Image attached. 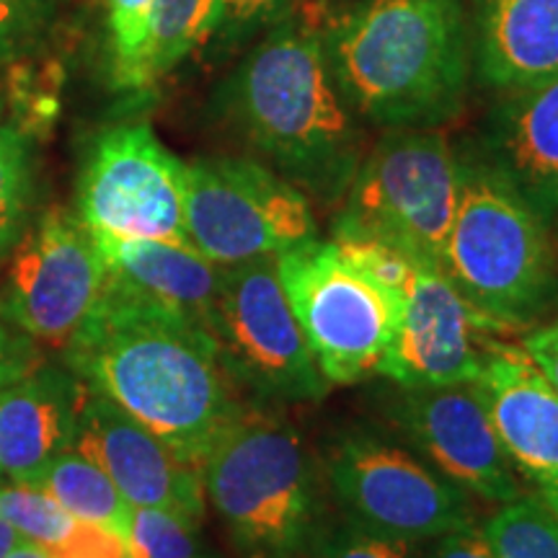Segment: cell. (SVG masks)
<instances>
[{"label": "cell", "instance_id": "6da1fadb", "mask_svg": "<svg viewBox=\"0 0 558 558\" xmlns=\"http://www.w3.org/2000/svg\"><path fill=\"white\" fill-rule=\"evenodd\" d=\"M65 360L83 386L199 471L243 409L205 326L111 288L68 341Z\"/></svg>", "mask_w": 558, "mask_h": 558}, {"label": "cell", "instance_id": "7a4b0ae2", "mask_svg": "<svg viewBox=\"0 0 558 558\" xmlns=\"http://www.w3.org/2000/svg\"><path fill=\"white\" fill-rule=\"evenodd\" d=\"M220 109L262 163L300 192L326 205L344 199L365 148L320 29L290 16L264 32L222 83Z\"/></svg>", "mask_w": 558, "mask_h": 558}, {"label": "cell", "instance_id": "3957f363", "mask_svg": "<svg viewBox=\"0 0 558 558\" xmlns=\"http://www.w3.org/2000/svg\"><path fill=\"white\" fill-rule=\"evenodd\" d=\"M341 99L383 130H437L473 73L465 0H360L320 29Z\"/></svg>", "mask_w": 558, "mask_h": 558}, {"label": "cell", "instance_id": "277c9868", "mask_svg": "<svg viewBox=\"0 0 558 558\" xmlns=\"http://www.w3.org/2000/svg\"><path fill=\"white\" fill-rule=\"evenodd\" d=\"M460 190L442 271L492 333L525 331L558 300L548 222L484 150L458 156Z\"/></svg>", "mask_w": 558, "mask_h": 558}, {"label": "cell", "instance_id": "5b68a950", "mask_svg": "<svg viewBox=\"0 0 558 558\" xmlns=\"http://www.w3.org/2000/svg\"><path fill=\"white\" fill-rule=\"evenodd\" d=\"M205 497L243 558H303L320 527L318 484L295 427L243 407L202 460Z\"/></svg>", "mask_w": 558, "mask_h": 558}, {"label": "cell", "instance_id": "8992f818", "mask_svg": "<svg viewBox=\"0 0 558 558\" xmlns=\"http://www.w3.org/2000/svg\"><path fill=\"white\" fill-rule=\"evenodd\" d=\"M460 163L437 130H388L365 153L333 220V239H373L442 267Z\"/></svg>", "mask_w": 558, "mask_h": 558}, {"label": "cell", "instance_id": "52a82bcc", "mask_svg": "<svg viewBox=\"0 0 558 558\" xmlns=\"http://www.w3.org/2000/svg\"><path fill=\"white\" fill-rule=\"evenodd\" d=\"M284 295L329 386L383 373L407 298L357 275L333 241H311L277 256Z\"/></svg>", "mask_w": 558, "mask_h": 558}, {"label": "cell", "instance_id": "ba28073f", "mask_svg": "<svg viewBox=\"0 0 558 558\" xmlns=\"http://www.w3.org/2000/svg\"><path fill=\"white\" fill-rule=\"evenodd\" d=\"M186 235L218 267L279 256L318 239L308 194L256 158L186 163Z\"/></svg>", "mask_w": 558, "mask_h": 558}, {"label": "cell", "instance_id": "9c48e42d", "mask_svg": "<svg viewBox=\"0 0 558 558\" xmlns=\"http://www.w3.org/2000/svg\"><path fill=\"white\" fill-rule=\"evenodd\" d=\"M209 333L235 386L267 401H320V373L279 279L277 256L220 267Z\"/></svg>", "mask_w": 558, "mask_h": 558}, {"label": "cell", "instance_id": "30bf717a", "mask_svg": "<svg viewBox=\"0 0 558 558\" xmlns=\"http://www.w3.org/2000/svg\"><path fill=\"white\" fill-rule=\"evenodd\" d=\"M326 481L349 522L386 538L427 543L476 525L465 488L386 439H339L326 458Z\"/></svg>", "mask_w": 558, "mask_h": 558}, {"label": "cell", "instance_id": "8fae6325", "mask_svg": "<svg viewBox=\"0 0 558 558\" xmlns=\"http://www.w3.org/2000/svg\"><path fill=\"white\" fill-rule=\"evenodd\" d=\"M184 205L186 163L150 124H120L96 140L78 186V220L88 230L192 246Z\"/></svg>", "mask_w": 558, "mask_h": 558}, {"label": "cell", "instance_id": "7c38bea8", "mask_svg": "<svg viewBox=\"0 0 558 558\" xmlns=\"http://www.w3.org/2000/svg\"><path fill=\"white\" fill-rule=\"evenodd\" d=\"M107 290V264L78 215L52 209L21 241L0 318L50 347H68Z\"/></svg>", "mask_w": 558, "mask_h": 558}, {"label": "cell", "instance_id": "4fadbf2b", "mask_svg": "<svg viewBox=\"0 0 558 558\" xmlns=\"http://www.w3.org/2000/svg\"><path fill=\"white\" fill-rule=\"evenodd\" d=\"M492 339L442 267L411 259L407 311L380 378L403 388L469 386Z\"/></svg>", "mask_w": 558, "mask_h": 558}, {"label": "cell", "instance_id": "5bb4252c", "mask_svg": "<svg viewBox=\"0 0 558 558\" xmlns=\"http://www.w3.org/2000/svg\"><path fill=\"white\" fill-rule=\"evenodd\" d=\"M390 416L442 476L469 494L499 505L522 494L514 465L471 386H401Z\"/></svg>", "mask_w": 558, "mask_h": 558}, {"label": "cell", "instance_id": "9a60e30c", "mask_svg": "<svg viewBox=\"0 0 558 558\" xmlns=\"http://www.w3.org/2000/svg\"><path fill=\"white\" fill-rule=\"evenodd\" d=\"M73 448L94 460L132 507L169 509L194 522L205 520L207 497L197 465L186 463L163 439L86 386Z\"/></svg>", "mask_w": 558, "mask_h": 558}, {"label": "cell", "instance_id": "2e32d148", "mask_svg": "<svg viewBox=\"0 0 558 558\" xmlns=\"http://www.w3.org/2000/svg\"><path fill=\"white\" fill-rule=\"evenodd\" d=\"M509 463L538 488H558V393L525 349L492 339L476 380Z\"/></svg>", "mask_w": 558, "mask_h": 558}, {"label": "cell", "instance_id": "e0dca14e", "mask_svg": "<svg viewBox=\"0 0 558 558\" xmlns=\"http://www.w3.org/2000/svg\"><path fill=\"white\" fill-rule=\"evenodd\" d=\"M83 386L58 369L32 367L0 388V473L37 486L62 452L73 450Z\"/></svg>", "mask_w": 558, "mask_h": 558}, {"label": "cell", "instance_id": "ac0fdd59", "mask_svg": "<svg viewBox=\"0 0 558 558\" xmlns=\"http://www.w3.org/2000/svg\"><path fill=\"white\" fill-rule=\"evenodd\" d=\"M471 21L481 86L512 94L558 75V0H476Z\"/></svg>", "mask_w": 558, "mask_h": 558}, {"label": "cell", "instance_id": "d6986e66", "mask_svg": "<svg viewBox=\"0 0 558 558\" xmlns=\"http://www.w3.org/2000/svg\"><path fill=\"white\" fill-rule=\"evenodd\" d=\"M543 220H558V75L501 94L484 148Z\"/></svg>", "mask_w": 558, "mask_h": 558}, {"label": "cell", "instance_id": "ffe728a7", "mask_svg": "<svg viewBox=\"0 0 558 558\" xmlns=\"http://www.w3.org/2000/svg\"><path fill=\"white\" fill-rule=\"evenodd\" d=\"M94 239L107 264V288L179 313L209 331L220 284L218 264L177 243L104 233Z\"/></svg>", "mask_w": 558, "mask_h": 558}, {"label": "cell", "instance_id": "44dd1931", "mask_svg": "<svg viewBox=\"0 0 558 558\" xmlns=\"http://www.w3.org/2000/svg\"><path fill=\"white\" fill-rule=\"evenodd\" d=\"M34 488L50 494L75 520L109 530L122 541L128 538L132 505L114 481L75 448L62 452Z\"/></svg>", "mask_w": 558, "mask_h": 558}, {"label": "cell", "instance_id": "7402d4cb", "mask_svg": "<svg viewBox=\"0 0 558 558\" xmlns=\"http://www.w3.org/2000/svg\"><path fill=\"white\" fill-rule=\"evenodd\" d=\"M481 530L497 558H558V520L541 494L505 501Z\"/></svg>", "mask_w": 558, "mask_h": 558}, {"label": "cell", "instance_id": "603a6c76", "mask_svg": "<svg viewBox=\"0 0 558 558\" xmlns=\"http://www.w3.org/2000/svg\"><path fill=\"white\" fill-rule=\"evenodd\" d=\"M158 0H107L114 86L145 90L150 81V41Z\"/></svg>", "mask_w": 558, "mask_h": 558}, {"label": "cell", "instance_id": "cb8c5ba5", "mask_svg": "<svg viewBox=\"0 0 558 558\" xmlns=\"http://www.w3.org/2000/svg\"><path fill=\"white\" fill-rule=\"evenodd\" d=\"M213 11L215 0H158L148 62L153 86L192 50L205 45Z\"/></svg>", "mask_w": 558, "mask_h": 558}, {"label": "cell", "instance_id": "d4e9b609", "mask_svg": "<svg viewBox=\"0 0 558 558\" xmlns=\"http://www.w3.org/2000/svg\"><path fill=\"white\" fill-rule=\"evenodd\" d=\"M0 518L11 522L24 535V541L34 543L54 556L65 543L73 538L81 520L65 512L50 494L34 486H0Z\"/></svg>", "mask_w": 558, "mask_h": 558}, {"label": "cell", "instance_id": "484cf974", "mask_svg": "<svg viewBox=\"0 0 558 558\" xmlns=\"http://www.w3.org/2000/svg\"><path fill=\"white\" fill-rule=\"evenodd\" d=\"M199 525L184 514L156 507H132L124 556L128 558H192L202 550Z\"/></svg>", "mask_w": 558, "mask_h": 558}, {"label": "cell", "instance_id": "4316f807", "mask_svg": "<svg viewBox=\"0 0 558 558\" xmlns=\"http://www.w3.org/2000/svg\"><path fill=\"white\" fill-rule=\"evenodd\" d=\"M298 3L300 0H215L205 45L213 41L220 50L248 47L271 26L290 19Z\"/></svg>", "mask_w": 558, "mask_h": 558}, {"label": "cell", "instance_id": "83f0119b", "mask_svg": "<svg viewBox=\"0 0 558 558\" xmlns=\"http://www.w3.org/2000/svg\"><path fill=\"white\" fill-rule=\"evenodd\" d=\"M29 153L19 130L0 128V248L16 239L29 202Z\"/></svg>", "mask_w": 558, "mask_h": 558}, {"label": "cell", "instance_id": "f1b7e54d", "mask_svg": "<svg viewBox=\"0 0 558 558\" xmlns=\"http://www.w3.org/2000/svg\"><path fill=\"white\" fill-rule=\"evenodd\" d=\"M308 554L311 558H416L414 543L369 533L347 518L329 525L320 522Z\"/></svg>", "mask_w": 558, "mask_h": 558}, {"label": "cell", "instance_id": "f546056e", "mask_svg": "<svg viewBox=\"0 0 558 558\" xmlns=\"http://www.w3.org/2000/svg\"><path fill=\"white\" fill-rule=\"evenodd\" d=\"M50 0H0V62L19 50L21 41L41 24Z\"/></svg>", "mask_w": 558, "mask_h": 558}, {"label": "cell", "instance_id": "4dcf8cb0", "mask_svg": "<svg viewBox=\"0 0 558 558\" xmlns=\"http://www.w3.org/2000/svg\"><path fill=\"white\" fill-rule=\"evenodd\" d=\"M416 558H497V554L488 546L484 530L471 525L427 541V548Z\"/></svg>", "mask_w": 558, "mask_h": 558}, {"label": "cell", "instance_id": "1f68e13d", "mask_svg": "<svg viewBox=\"0 0 558 558\" xmlns=\"http://www.w3.org/2000/svg\"><path fill=\"white\" fill-rule=\"evenodd\" d=\"M50 558H128L124 556V541L117 538L109 530L78 522L73 538Z\"/></svg>", "mask_w": 558, "mask_h": 558}, {"label": "cell", "instance_id": "d6a6232c", "mask_svg": "<svg viewBox=\"0 0 558 558\" xmlns=\"http://www.w3.org/2000/svg\"><path fill=\"white\" fill-rule=\"evenodd\" d=\"M522 349L558 393V318L538 326V329H530L525 341H522Z\"/></svg>", "mask_w": 558, "mask_h": 558}, {"label": "cell", "instance_id": "836d02e7", "mask_svg": "<svg viewBox=\"0 0 558 558\" xmlns=\"http://www.w3.org/2000/svg\"><path fill=\"white\" fill-rule=\"evenodd\" d=\"M32 367H37V360H34L29 344L21 339H13L0 326V383L16 380L24 373H29Z\"/></svg>", "mask_w": 558, "mask_h": 558}, {"label": "cell", "instance_id": "e575fe53", "mask_svg": "<svg viewBox=\"0 0 558 558\" xmlns=\"http://www.w3.org/2000/svg\"><path fill=\"white\" fill-rule=\"evenodd\" d=\"M19 543H24V535H21L19 530L11 525V522H5L3 518H0V558L9 556L11 550L19 546Z\"/></svg>", "mask_w": 558, "mask_h": 558}, {"label": "cell", "instance_id": "d590c367", "mask_svg": "<svg viewBox=\"0 0 558 558\" xmlns=\"http://www.w3.org/2000/svg\"><path fill=\"white\" fill-rule=\"evenodd\" d=\"M5 558H50V556H47L39 546H34V543L24 541V543H19V546L13 548Z\"/></svg>", "mask_w": 558, "mask_h": 558}, {"label": "cell", "instance_id": "8d00e7d4", "mask_svg": "<svg viewBox=\"0 0 558 558\" xmlns=\"http://www.w3.org/2000/svg\"><path fill=\"white\" fill-rule=\"evenodd\" d=\"M541 499L546 501V507L554 512V518L558 520V488H541Z\"/></svg>", "mask_w": 558, "mask_h": 558}, {"label": "cell", "instance_id": "74e56055", "mask_svg": "<svg viewBox=\"0 0 558 558\" xmlns=\"http://www.w3.org/2000/svg\"><path fill=\"white\" fill-rule=\"evenodd\" d=\"M192 558H220V556H215V554H202V550H199V554L192 556Z\"/></svg>", "mask_w": 558, "mask_h": 558}, {"label": "cell", "instance_id": "f35d334b", "mask_svg": "<svg viewBox=\"0 0 558 558\" xmlns=\"http://www.w3.org/2000/svg\"><path fill=\"white\" fill-rule=\"evenodd\" d=\"M5 386V383H0V388H3ZM0 478H3V473H0Z\"/></svg>", "mask_w": 558, "mask_h": 558}]
</instances>
